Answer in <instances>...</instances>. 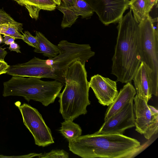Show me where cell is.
<instances>
[{
  "label": "cell",
  "instance_id": "6da1fadb",
  "mask_svg": "<svg viewBox=\"0 0 158 158\" xmlns=\"http://www.w3.org/2000/svg\"><path fill=\"white\" fill-rule=\"evenodd\" d=\"M57 45L60 51L56 56L45 60L34 57L27 62L10 66L7 74L12 76L51 78L65 85L67 73L71 64L78 60L86 62L95 54L89 44L62 40Z\"/></svg>",
  "mask_w": 158,
  "mask_h": 158
},
{
  "label": "cell",
  "instance_id": "7a4b0ae2",
  "mask_svg": "<svg viewBox=\"0 0 158 158\" xmlns=\"http://www.w3.org/2000/svg\"><path fill=\"white\" fill-rule=\"evenodd\" d=\"M139 23L131 10L118 22L111 73L122 83L133 80L141 63L139 54Z\"/></svg>",
  "mask_w": 158,
  "mask_h": 158
},
{
  "label": "cell",
  "instance_id": "3957f363",
  "mask_svg": "<svg viewBox=\"0 0 158 158\" xmlns=\"http://www.w3.org/2000/svg\"><path fill=\"white\" fill-rule=\"evenodd\" d=\"M140 146L137 139L119 134L94 133L69 141V150L83 158H132Z\"/></svg>",
  "mask_w": 158,
  "mask_h": 158
},
{
  "label": "cell",
  "instance_id": "277c9868",
  "mask_svg": "<svg viewBox=\"0 0 158 158\" xmlns=\"http://www.w3.org/2000/svg\"><path fill=\"white\" fill-rule=\"evenodd\" d=\"M85 63L77 60L69 68L65 87L58 96L59 112L64 120L73 121L80 115L86 114L87 107L90 104Z\"/></svg>",
  "mask_w": 158,
  "mask_h": 158
},
{
  "label": "cell",
  "instance_id": "5b68a950",
  "mask_svg": "<svg viewBox=\"0 0 158 158\" xmlns=\"http://www.w3.org/2000/svg\"><path fill=\"white\" fill-rule=\"evenodd\" d=\"M3 85V97L21 96L28 102L33 100L46 106L54 102L64 85L56 80L44 81L37 77L19 76H12Z\"/></svg>",
  "mask_w": 158,
  "mask_h": 158
},
{
  "label": "cell",
  "instance_id": "8992f818",
  "mask_svg": "<svg viewBox=\"0 0 158 158\" xmlns=\"http://www.w3.org/2000/svg\"><path fill=\"white\" fill-rule=\"evenodd\" d=\"M139 54L148 72L152 94L158 96V33L149 14L139 23Z\"/></svg>",
  "mask_w": 158,
  "mask_h": 158
},
{
  "label": "cell",
  "instance_id": "52a82bcc",
  "mask_svg": "<svg viewBox=\"0 0 158 158\" xmlns=\"http://www.w3.org/2000/svg\"><path fill=\"white\" fill-rule=\"evenodd\" d=\"M18 107L23 123L32 134L35 144L44 147L54 143L51 131L37 109L26 103Z\"/></svg>",
  "mask_w": 158,
  "mask_h": 158
},
{
  "label": "cell",
  "instance_id": "ba28073f",
  "mask_svg": "<svg viewBox=\"0 0 158 158\" xmlns=\"http://www.w3.org/2000/svg\"><path fill=\"white\" fill-rule=\"evenodd\" d=\"M133 101L135 130L149 140L158 133V110L136 94Z\"/></svg>",
  "mask_w": 158,
  "mask_h": 158
},
{
  "label": "cell",
  "instance_id": "9c48e42d",
  "mask_svg": "<svg viewBox=\"0 0 158 158\" xmlns=\"http://www.w3.org/2000/svg\"><path fill=\"white\" fill-rule=\"evenodd\" d=\"M105 25L118 23L129 7L128 0H84Z\"/></svg>",
  "mask_w": 158,
  "mask_h": 158
},
{
  "label": "cell",
  "instance_id": "30bf717a",
  "mask_svg": "<svg viewBox=\"0 0 158 158\" xmlns=\"http://www.w3.org/2000/svg\"><path fill=\"white\" fill-rule=\"evenodd\" d=\"M133 101L126 105L121 110L104 121L98 134H123L125 131L135 127Z\"/></svg>",
  "mask_w": 158,
  "mask_h": 158
},
{
  "label": "cell",
  "instance_id": "8fae6325",
  "mask_svg": "<svg viewBox=\"0 0 158 158\" xmlns=\"http://www.w3.org/2000/svg\"><path fill=\"white\" fill-rule=\"evenodd\" d=\"M89 83L98 102L103 106L112 103L118 93L116 81L98 74L92 76Z\"/></svg>",
  "mask_w": 158,
  "mask_h": 158
},
{
  "label": "cell",
  "instance_id": "7c38bea8",
  "mask_svg": "<svg viewBox=\"0 0 158 158\" xmlns=\"http://www.w3.org/2000/svg\"><path fill=\"white\" fill-rule=\"evenodd\" d=\"M56 8L63 14L61 26L63 29L70 27L79 15L83 18H88L92 16L94 11L84 0H76L75 5L66 7L62 3Z\"/></svg>",
  "mask_w": 158,
  "mask_h": 158
},
{
  "label": "cell",
  "instance_id": "4fadbf2b",
  "mask_svg": "<svg viewBox=\"0 0 158 158\" xmlns=\"http://www.w3.org/2000/svg\"><path fill=\"white\" fill-rule=\"evenodd\" d=\"M136 91L131 82L126 83L118 92L113 102L108 106L104 121L123 109L127 104L133 101Z\"/></svg>",
  "mask_w": 158,
  "mask_h": 158
},
{
  "label": "cell",
  "instance_id": "5bb4252c",
  "mask_svg": "<svg viewBox=\"0 0 158 158\" xmlns=\"http://www.w3.org/2000/svg\"><path fill=\"white\" fill-rule=\"evenodd\" d=\"M133 80L136 94L142 97L148 103L152 94L149 74L143 63H141Z\"/></svg>",
  "mask_w": 158,
  "mask_h": 158
},
{
  "label": "cell",
  "instance_id": "9a60e30c",
  "mask_svg": "<svg viewBox=\"0 0 158 158\" xmlns=\"http://www.w3.org/2000/svg\"><path fill=\"white\" fill-rule=\"evenodd\" d=\"M20 5L25 6L30 17L37 20L40 10L52 11L56 8V4L51 0H13Z\"/></svg>",
  "mask_w": 158,
  "mask_h": 158
},
{
  "label": "cell",
  "instance_id": "2e32d148",
  "mask_svg": "<svg viewBox=\"0 0 158 158\" xmlns=\"http://www.w3.org/2000/svg\"><path fill=\"white\" fill-rule=\"evenodd\" d=\"M35 36L38 38L39 45L38 48H35L34 52L42 53L48 59L52 58L59 54L60 51V47L51 43L42 33L36 31Z\"/></svg>",
  "mask_w": 158,
  "mask_h": 158
},
{
  "label": "cell",
  "instance_id": "e0dca14e",
  "mask_svg": "<svg viewBox=\"0 0 158 158\" xmlns=\"http://www.w3.org/2000/svg\"><path fill=\"white\" fill-rule=\"evenodd\" d=\"M59 131L68 141L75 140L82 133L80 126L70 120H65L61 123V126Z\"/></svg>",
  "mask_w": 158,
  "mask_h": 158
},
{
  "label": "cell",
  "instance_id": "ac0fdd59",
  "mask_svg": "<svg viewBox=\"0 0 158 158\" xmlns=\"http://www.w3.org/2000/svg\"><path fill=\"white\" fill-rule=\"evenodd\" d=\"M148 2L149 0H131L129 2L133 17L138 23L149 14L148 11Z\"/></svg>",
  "mask_w": 158,
  "mask_h": 158
},
{
  "label": "cell",
  "instance_id": "d6986e66",
  "mask_svg": "<svg viewBox=\"0 0 158 158\" xmlns=\"http://www.w3.org/2000/svg\"><path fill=\"white\" fill-rule=\"evenodd\" d=\"M23 24L17 22L15 23L0 25V34L8 35L15 39H22L23 33Z\"/></svg>",
  "mask_w": 158,
  "mask_h": 158
},
{
  "label": "cell",
  "instance_id": "ffe728a7",
  "mask_svg": "<svg viewBox=\"0 0 158 158\" xmlns=\"http://www.w3.org/2000/svg\"><path fill=\"white\" fill-rule=\"evenodd\" d=\"M69 153L64 150H52L42 154L39 158H68Z\"/></svg>",
  "mask_w": 158,
  "mask_h": 158
},
{
  "label": "cell",
  "instance_id": "44dd1931",
  "mask_svg": "<svg viewBox=\"0 0 158 158\" xmlns=\"http://www.w3.org/2000/svg\"><path fill=\"white\" fill-rule=\"evenodd\" d=\"M22 40L29 46L35 49L38 48L39 42L37 38L33 36L28 31H25L23 33Z\"/></svg>",
  "mask_w": 158,
  "mask_h": 158
},
{
  "label": "cell",
  "instance_id": "7402d4cb",
  "mask_svg": "<svg viewBox=\"0 0 158 158\" xmlns=\"http://www.w3.org/2000/svg\"><path fill=\"white\" fill-rule=\"evenodd\" d=\"M17 22L5 11L0 9V25L13 24Z\"/></svg>",
  "mask_w": 158,
  "mask_h": 158
},
{
  "label": "cell",
  "instance_id": "603a6c76",
  "mask_svg": "<svg viewBox=\"0 0 158 158\" xmlns=\"http://www.w3.org/2000/svg\"><path fill=\"white\" fill-rule=\"evenodd\" d=\"M10 66L4 60H0V75L6 73Z\"/></svg>",
  "mask_w": 158,
  "mask_h": 158
},
{
  "label": "cell",
  "instance_id": "cb8c5ba5",
  "mask_svg": "<svg viewBox=\"0 0 158 158\" xmlns=\"http://www.w3.org/2000/svg\"><path fill=\"white\" fill-rule=\"evenodd\" d=\"M4 39L2 40V43L7 45H10L15 42L16 39L14 37L7 35H4Z\"/></svg>",
  "mask_w": 158,
  "mask_h": 158
},
{
  "label": "cell",
  "instance_id": "d4e9b609",
  "mask_svg": "<svg viewBox=\"0 0 158 158\" xmlns=\"http://www.w3.org/2000/svg\"><path fill=\"white\" fill-rule=\"evenodd\" d=\"M8 49L10 51H15L17 53H21L19 46L15 42L10 45Z\"/></svg>",
  "mask_w": 158,
  "mask_h": 158
},
{
  "label": "cell",
  "instance_id": "484cf974",
  "mask_svg": "<svg viewBox=\"0 0 158 158\" xmlns=\"http://www.w3.org/2000/svg\"><path fill=\"white\" fill-rule=\"evenodd\" d=\"M61 3L66 7L73 6L75 5L76 0H61Z\"/></svg>",
  "mask_w": 158,
  "mask_h": 158
},
{
  "label": "cell",
  "instance_id": "4316f807",
  "mask_svg": "<svg viewBox=\"0 0 158 158\" xmlns=\"http://www.w3.org/2000/svg\"><path fill=\"white\" fill-rule=\"evenodd\" d=\"M158 0H149L148 11L149 13L153 7L156 5Z\"/></svg>",
  "mask_w": 158,
  "mask_h": 158
},
{
  "label": "cell",
  "instance_id": "83f0119b",
  "mask_svg": "<svg viewBox=\"0 0 158 158\" xmlns=\"http://www.w3.org/2000/svg\"><path fill=\"white\" fill-rule=\"evenodd\" d=\"M7 51L5 48H2L0 47V60H4L7 54Z\"/></svg>",
  "mask_w": 158,
  "mask_h": 158
},
{
  "label": "cell",
  "instance_id": "f1b7e54d",
  "mask_svg": "<svg viewBox=\"0 0 158 158\" xmlns=\"http://www.w3.org/2000/svg\"><path fill=\"white\" fill-rule=\"evenodd\" d=\"M57 6L60 5L61 3V0H51Z\"/></svg>",
  "mask_w": 158,
  "mask_h": 158
},
{
  "label": "cell",
  "instance_id": "f546056e",
  "mask_svg": "<svg viewBox=\"0 0 158 158\" xmlns=\"http://www.w3.org/2000/svg\"><path fill=\"white\" fill-rule=\"evenodd\" d=\"M2 40L3 39L2 38L1 36V34H0V44L2 42Z\"/></svg>",
  "mask_w": 158,
  "mask_h": 158
},
{
  "label": "cell",
  "instance_id": "4dcf8cb0",
  "mask_svg": "<svg viewBox=\"0 0 158 158\" xmlns=\"http://www.w3.org/2000/svg\"></svg>",
  "mask_w": 158,
  "mask_h": 158
}]
</instances>
